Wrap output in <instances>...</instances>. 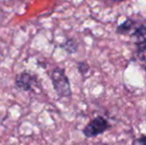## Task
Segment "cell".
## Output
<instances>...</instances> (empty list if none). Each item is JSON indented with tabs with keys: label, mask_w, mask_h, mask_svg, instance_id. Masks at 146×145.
<instances>
[{
	"label": "cell",
	"mask_w": 146,
	"mask_h": 145,
	"mask_svg": "<svg viewBox=\"0 0 146 145\" xmlns=\"http://www.w3.org/2000/svg\"><path fill=\"white\" fill-rule=\"evenodd\" d=\"M54 91L60 97H71L72 89L69 77L63 68L57 67L50 73Z\"/></svg>",
	"instance_id": "cell-1"
},
{
	"label": "cell",
	"mask_w": 146,
	"mask_h": 145,
	"mask_svg": "<svg viewBox=\"0 0 146 145\" xmlns=\"http://www.w3.org/2000/svg\"><path fill=\"white\" fill-rule=\"evenodd\" d=\"M110 127H111V124L108 122L106 117L98 115L88 121V123L84 127L83 133L87 138H94L104 134Z\"/></svg>",
	"instance_id": "cell-2"
},
{
	"label": "cell",
	"mask_w": 146,
	"mask_h": 145,
	"mask_svg": "<svg viewBox=\"0 0 146 145\" xmlns=\"http://www.w3.org/2000/svg\"><path fill=\"white\" fill-rule=\"evenodd\" d=\"M39 83V77L29 71H23L17 73L15 77V87L22 91H33Z\"/></svg>",
	"instance_id": "cell-3"
},
{
	"label": "cell",
	"mask_w": 146,
	"mask_h": 145,
	"mask_svg": "<svg viewBox=\"0 0 146 145\" xmlns=\"http://www.w3.org/2000/svg\"><path fill=\"white\" fill-rule=\"evenodd\" d=\"M130 39L136 45H141L146 43V20L139 22L138 25L134 29V31L130 34Z\"/></svg>",
	"instance_id": "cell-4"
},
{
	"label": "cell",
	"mask_w": 146,
	"mask_h": 145,
	"mask_svg": "<svg viewBox=\"0 0 146 145\" xmlns=\"http://www.w3.org/2000/svg\"><path fill=\"white\" fill-rule=\"evenodd\" d=\"M138 23L139 22L136 19H133L131 17L126 18L122 23H120L116 27V34H118V35H130L134 31V29L138 25Z\"/></svg>",
	"instance_id": "cell-5"
},
{
	"label": "cell",
	"mask_w": 146,
	"mask_h": 145,
	"mask_svg": "<svg viewBox=\"0 0 146 145\" xmlns=\"http://www.w3.org/2000/svg\"><path fill=\"white\" fill-rule=\"evenodd\" d=\"M61 48L63 50H65L68 54H75V53L78 52L79 50V43L75 40L74 38H69L65 41L64 43H62Z\"/></svg>",
	"instance_id": "cell-6"
},
{
	"label": "cell",
	"mask_w": 146,
	"mask_h": 145,
	"mask_svg": "<svg viewBox=\"0 0 146 145\" xmlns=\"http://www.w3.org/2000/svg\"><path fill=\"white\" fill-rule=\"evenodd\" d=\"M135 57L137 60L142 63H146V43L141 45H136L135 49Z\"/></svg>",
	"instance_id": "cell-7"
},
{
	"label": "cell",
	"mask_w": 146,
	"mask_h": 145,
	"mask_svg": "<svg viewBox=\"0 0 146 145\" xmlns=\"http://www.w3.org/2000/svg\"><path fill=\"white\" fill-rule=\"evenodd\" d=\"M90 67L87 62H79L78 63V71L83 77H85L87 73L90 72Z\"/></svg>",
	"instance_id": "cell-8"
},
{
	"label": "cell",
	"mask_w": 146,
	"mask_h": 145,
	"mask_svg": "<svg viewBox=\"0 0 146 145\" xmlns=\"http://www.w3.org/2000/svg\"><path fill=\"white\" fill-rule=\"evenodd\" d=\"M132 145H146V135L142 134V135H140V137L133 139Z\"/></svg>",
	"instance_id": "cell-9"
},
{
	"label": "cell",
	"mask_w": 146,
	"mask_h": 145,
	"mask_svg": "<svg viewBox=\"0 0 146 145\" xmlns=\"http://www.w3.org/2000/svg\"><path fill=\"white\" fill-rule=\"evenodd\" d=\"M110 1H113V2H123L125 0H110Z\"/></svg>",
	"instance_id": "cell-10"
},
{
	"label": "cell",
	"mask_w": 146,
	"mask_h": 145,
	"mask_svg": "<svg viewBox=\"0 0 146 145\" xmlns=\"http://www.w3.org/2000/svg\"><path fill=\"white\" fill-rule=\"evenodd\" d=\"M144 69H145V73H146V66H145V68H144Z\"/></svg>",
	"instance_id": "cell-11"
}]
</instances>
